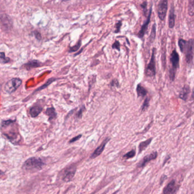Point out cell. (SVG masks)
<instances>
[{"label": "cell", "instance_id": "obj_20", "mask_svg": "<svg viewBox=\"0 0 194 194\" xmlns=\"http://www.w3.org/2000/svg\"><path fill=\"white\" fill-rule=\"evenodd\" d=\"M156 25L154 24L152 28V31L150 33V35L149 37V41L150 42L152 43L154 42L156 38Z\"/></svg>", "mask_w": 194, "mask_h": 194}, {"label": "cell", "instance_id": "obj_6", "mask_svg": "<svg viewBox=\"0 0 194 194\" xmlns=\"http://www.w3.org/2000/svg\"><path fill=\"white\" fill-rule=\"evenodd\" d=\"M155 55H156V48H153V51H152L151 59H150V62L147 67L146 71H145L146 75L149 76V77H154L156 75V74Z\"/></svg>", "mask_w": 194, "mask_h": 194}, {"label": "cell", "instance_id": "obj_14", "mask_svg": "<svg viewBox=\"0 0 194 194\" xmlns=\"http://www.w3.org/2000/svg\"><path fill=\"white\" fill-rule=\"evenodd\" d=\"M189 93H190V88L189 86L187 85H185L180 91L179 97L181 99L183 100L184 101H186L188 99Z\"/></svg>", "mask_w": 194, "mask_h": 194}, {"label": "cell", "instance_id": "obj_29", "mask_svg": "<svg viewBox=\"0 0 194 194\" xmlns=\"http://www.w3.org/2000/svg\"><path fill=\"white\" fill-rule=\"evenodd\" d=\"M85 108L84 107V106H83L82 108L78 111V112L76 114V117H77V118H81V117H82V114H83V111L84 110Z\"/></svg>", "mask_w": 194, "mask_h": 194}, {"label": "cell", "instance_id": "obj_19", "mask_svg": "<svg viewBox=\"0 0 194 194\" xmlns=\"http://www.w3.org/2000/svg\"><path fill=\"white\" fill-rule=\"evenodd\" d=\"M28 69H30L31 68H35L41 66V63L38 62V61H33L31 62L28 63L25 65Z\"/></svg>", "mask_w": 194, "mask_h": 194}, {"label": "cell", "instance_id": "obj_5", "mask_svg": "<svg viewBox=\"0 0 194 194\" xmlns=\"http://www.w3.org/2000/svg\"><path fill=\"white\" fill-rule=\"evenodd\" d=\"M183 53H185L187 63L188 64L192 63L194 57V40L192 39L187 41Z\"/></svg>", "mask_w": 194, "mask_h": 194}, {"label": "cell", "instance_id": "obj_18", "mask_svg": "<svg viewBox=\"0 0 194 194\" xmlns=\"http://www.w3.org/2000/svg\"><path fill=\"white\" fill-rule=\"evenodd\" d=\"M46 113L49 117V120H52L57 117V113L54 108H48L46 110Z\"/></svg>", "mask_w": 194, "mask_h": 194}, {"label": "cell", "instance_id": "obj_3", "mask_svg": "<svg viewBox=\"0 0 194 194\" xmlns=\"http://www.w3.org/2000/svg\"><path fill=\"white\" fill-rule=\"evenodd\" d=\"M76 171V166L74 164L67 167L62 172V180L65 182H70L74 178Z\"/></svg>", "mask_w": 194, "mask_h": 194}, {"label": "cell", "instance_id": "obj_30", "mask_svg": "<svg viewBox=\"0 0 194 194\" xmlns=\"http://www.w3.org/2000/svg\"><path fill=\"white\" fill-rule=\"evenodd\" d=\"M81 137H82V135H81V134H79V135L77 136L76 137H75L72 138L71 140L69 141V143H72L76 142L77 141H78L79 140H80L81 138Z\"/></svg>", "mask_w": 194, "mask_h": 194}, {"label": "cell", "instance_id": "obj_11", "mask_svg": "<svg viewBox=\"0 0 194 194\" xmlns=\"http://www.w3.org/2000/svg\"><path fill=\"white\" fill-rule=\"evenodd\" d=\"M152 8L151 7L146 21V22H145L144 24H143L141 30H140L139 33L138 34V37H140V38H143V36L145 35V34L146 33V32L147 28H148V25H149V24L150 22V18H151V15H152Z\"/></svg>", "mask_w": 194, "mask_h": 194}, {"label": "cell", "instance_id": "obj_33", "mask_svg": "<svg viewBox=\"0 0 194 194\" xmlns=\"http://www.w3.org/2000/svg\"><path fill=\"white\" fill-rule=\"evenodd\" d=\"M111 85L112 87H118L119 83H118V81L116 79H114L113 81H112V82H111Z\"/></svg>", "mask_w": 194, "mask_h": 194}, {"label": "cell", "instance_id": "obj_15", "mask_svg": "<svg viewBox=\"0 0 194 194\" xmlns=\"http://www.w3.org/2000/svg\"><path fill=\"white\" fill-rule=\"evenodd\" d=\"M152 140L153 138H150L149 139H147L146 141L141 142L138 146V152H139V154H141L143 150H145L146 149L147 146L150 144V143L152 142Z\"/></svg>", "mask_w": 194, "mask_h": 194}, {"label": "cell", "instance_id": "obj_13", "mask_svg": "<svg viewBox=\"0 0 194 194\" xmlns=\"http://www.w3.org/2000/svg\"><path fill=\"white\" fill-rule=\"evenodd\" d=\"M175 15L174 13V8L172 5L171 6L170 11L169 17V26L170 28H173L175 26Z\"/></svg>", "mask_w": 194, "mask_h": 194}, {"label": "cell", "instance_id": "obj_16", "mask_svg": "<svg viewBox=\"0 0 194 194\" xmlns=\"http://www.w3.org/2000/svg\"><path fill=\"white\" fill-rule=\"evenodd\" d=\"M42 110V108L39 106H34L30 110V113L32 117H37Z\"/></svg>", "mask_w": 194, "mask_h": 194}, {"label": "cell", "instance_id": "obj_26", "mask_svg": "<svg viewBox=\"0 0 194 194\" xmlns=\"http://www.w3.org/2000/svg\"><path fill=\"white\" fill-rule=\"evenodd\" d=\"M55 79H53V78H52V79H50V80H48V82H46V84H44V85H42V86H41L40 88H39L38 90H35V92L39 91V90H43V89H44V88H46V87H48V85H49V84H50L51 83H52V81H55Z\"/></svg>", "mask_w": 194, "mask_h": 194}, {"label": "cell", "instance_id": "obj_17", "mask_svg": "<svg viewBox=\"0 0 194 194\" xmlns=\"http://www.w3.org/2000/svg\"><path fill=\"white\" fill-rule=\"evenodd\" d=\"M136 90L137 93L138 97H144L146 95L147 90L141 84H138Z\"/></svg>", "mask_w": 194, "mask_h": 194}, {"label": "cell", "instance_id": "obj_32", "mask_svg": "<svg viewBox=\"0 0 194 194\" xmlns=\"http://www.w3.org/2000/svg\"><path fill=\"white\" fill-rule=\"evenodd\" d=\"M141 7L142 8V9L144 12V14H146L147 11V2H143L142 4L141 5Z\"/></svg>", "mask_w": 194, "mask_h": 194}, {"label": "cell", "instance_id": "obj_22", "mask_svg": "<svg viewBox=\"0 0 194 194\" xmlns=\"http://www.w3.org/2000/svg\"><path fill=\"white\" fill-rule=\"evenodd\" d=\"M187 41H185L184 39H179V41H178V45H179V47L180 48V51H182V52L183 53V51H184V50H185V47L187 44Z\"/></svg>", "mask_w": 194, "mask_h": 194}, {"label": "cell", "instance_id": "obj_24", "mask_svg": "<svg viewBox=\"0 0 194 194\" xmlns=\"http://www.w3.org/2000/svg\"><path fill=\"white\" fill-rule=\"evenodd\" d=\"M189 15L192 16L194 13V1L191 0L189 1Z\"/></svg>", "mask_w": 194, "mask_h": 194}, {"label": "cell", "instance_id": "obj_7", "mask_svg": "<svg viewBox=\"0 0 194 194\" xmlns=\"http://www.w3.org/2000/svg\"><path fill=\"white\" fill-rule=\"evenodd\" d=\"M180 186V185L177 183L176 180H171L164 188L163 194H176Z\"/></svg>", "mask_w": 194, "mask_h": 194}, {"label": "cell", "instance_id": "obj_27", "mask_svg": "<svg viewBox=\"0 0 194 194\" xmlns=\"http://www.w3.org/2000/svg\"><path fill=\"white\" fill-rule=\"evenodd\" d=\"M81 41H79V42L77 43L75 46L71 48L70 49L69 52H75V51H77V50L79 49V48H81Z\"/></svg>", "mask_w": 194, "mask_h": 194}, {"label": "cell", "instance_id": "obj_2", "mask_svg": "<svg viewBox=\"0 0 194 194\" xmlns=\"http://www.w3.org/2000/svg\"><path fill=\"white\" fill-rule=\"evenodd\" d=\"M170 61L172 68L170 70V78L171 81H174L175 74L177 68L179 66V56L177 51L174 50L171 54Z\"/></svg>", "mask_w": 194, "mask_h": 194}, {"label": "cell", "instance_id": "obj_4", "mask_svg": "<svg viewBox=\"0 0 194 194\" xmlns=\"http://www.w3.org/2000/svg\"><path fill=\"white\" fill-rule=\"evenodd\" d=\"M22 84V81L19 78H13L8 81L5 84V92L9 94L13 93Z\"/></svg>", "mask_w": 194, "mask_h": 194}, {"label": "cell", "instance_id": "obj_10", "mask_svg": "<svg viewBox=\"0 0 194 194\" xmlns=\"http://www.w3.org/2000/svg\"><path fill=\"white\" fill-rule=\"evenodd\" d=\"M110 138L109 137L106 138L104 140V141L101 143V145L97 147V149L95 150L94 153L91 154L90 158L91 159H95L97 156H99L101 153L103 152L105 149V147L106 146V145L108 143V142L110 141Z\"/></svg>", "mask_w": 194, "mask_h": 194}, {"label": "cell", "instance_id": "obj_23", "mask_svg": "<svg viewBox=\"0 0 194 194\" xmlns=\"http://www.w3.org/2000/svg\"><path fill=\"white\" fill-rule=\"evenodd\" d=\"M10 59L9 58L5 57L4 52H0V63L5 64L9 62Z\"/></svg>", "mask_w": 194, "mask_h": 194}, {"label": "cell", "instance_id": "obj_1", "mask_svg": "<svg viewBox=\"0 0 194 194\" xmlns=\"http://www.w3.org/2000/svg\"><path fill=\"white\" fill-rule=\"evenodd\" d=\"M46 164L41 158L38 157H31L25 162L22 168L25 170L35 172L42 170Z\"/></svg>", "mask_w": 194, "mask_h": 194}, {"label": "cell", "instance_id": "obj_25", "mask_svg": "<svg viewBox=\"0 0 194 194\" xmlns=\"http://www.w3.org/2000/svg\"><path fill=\"white\" fill-rule=\"evenodd\" d=\"M149 102H150V100H149V99L148 97L146 98V99L145 100L143 103V105L142 106V111H145L149 107Z\"/></svg>", "mask_w": 194, "mask_h": 194}, {"label": "cell", "instance_id": "obj_35", "mask_svg": "<svg viewBox=\"0 0 194 194\" xmlns=\"http://www.w3.org/2000/svg\"><path fill=\"white\" fill-rule=\"evenodd\" d=\"M1 89V82H0V90Z\"/></svg>", "mask_w": 194, "mask_h": 194}, {"label": "cell", "instance_id": "obj_28", "mask_svg": "<svg viewBox=\"0 0 194 194\" xmlns=\"http://www.w3.org/2000/svg\"><path fill=\"white\" fill-rule=\"evenodd\" d=\"M112 48L113 49H116V50H118V51H120V43L118 41H116L112 44Z\"/></svg>", "mask_w": 194, "mask_h": 194}, {"label": "cell", "instance_id": "obj_31", "mask_svg": "<svg viewBox=\"0 0 194 194\" xmlns=\"http://www.w3.org/2000/svg\"><path fill=\"white\" fill-rule=\"evenodd\" d=\"M121 25H122L121 21H119L118 23H117V24H116V30H115V32H114L115 33H118V32L120 31V28H121Z\"/></svg>", "mask_w": 194, "mask_h": 194}, {"label": "cell", "instance_id": "obj_9", "mask_svg": "<svg viewBox=\"0 0 194 194\" xmlns=\"http://www.w3.org/2000/svg\"><path fill=\"white\" fill-rule=\"evenodd\" d=\"M158 156V153L156 152H152L150 154L146 155V156H144L143 158L142 159L141 161H140L137 166L140 168H142L144 167L147 164L150 162V161H153L156 159Z\"/></svg>", "mask_w": 194, "mask_h": 194}, {"label": "cell", "instance_id": "obj_21", "mask_svg": "<svg viewBox=\"0 0 194 194\" xmlns=\"http://www.w3.org/2000/svg\"><path fill=\"white\" fill-rule=\"evenodd\" d=\"M135 156H136V150L134 149H133L132 150L128 152L127 154H124L123 156V158L125 159H129L134 157Z\"/></svg>", "mask_w": 194, "mask_h": 194}, {"label": "cell", "instance_id": "obj_8", "mask_svg": "<svg viewBox=\"0 0 194 194\" xmlns=\"http://www.w3.org/2000/svg\"><path fill=\"white\" fill-rule=\"evenodd\" d=\"M168 9V1L167 0L161 1L158 5V15L161 21H163L165 19L166 13Z\"/></svg>", "mask_w": 194, "mask_h": 194}, {"label": "cell", "instance_id": "obj_34", "mask_svg": "<svg viewBox=\"0 0 194 194\" xmlns=\"http://www.w3.org/2000/svg\"><path fill=\"white\" fill-rule=\"evenodd\" d=\"M4 174H5V173H4V172H3V171L0 170V177H1V176L4 175Z\"/></svg>", "mask_w": 194, "mask_h": 194}, {"label": "cell", "instance_id": "obj_12", "mask_svg": "<svg viewBox=\"0 0 194 194\" xmlns=\"http://www.w3.org/2000/svg\"><path fill=\"white\" fill-rule=\"evenodd\" d=\"M166 37H163L162 39V62L164 70L166 68Z\"/></svg>", "mask_w": 194, "mask_h": 194}]
</instances>
